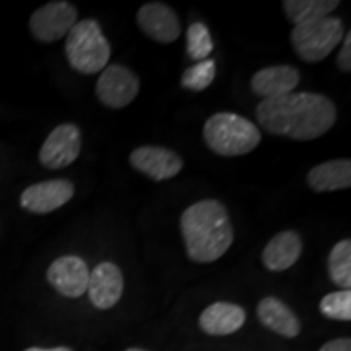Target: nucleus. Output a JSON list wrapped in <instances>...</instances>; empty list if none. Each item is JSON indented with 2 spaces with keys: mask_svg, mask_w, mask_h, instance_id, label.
I'll return each instance as SVG.
<instances>
[{
  "mask_svg": "<svg viewBox=\"0 0 351 351\" xmlns=\"http://www.w3.org/2000/svg\"><path fill=\"white\" fill-rule=\"evenodd\" d=\"M257 121L263 129L280 137L300 142L322 137L335 124V104L317 93H289L263 99L257 106Z\"/></svg>",
  "mask_w": 351,
  "mask_h": 351,
  "instance_id": "f257e3e1",
  "label": "nucleus"
},
{
  "mask_svg": "<svg viewBox=\"0 0 351 351\" xmlns=\"http://www.w3.org/2000/svg\"><path fill=\"white\" fill-rule=\"evenodd\" d=\"M181 231L189 258L199 263L218 261L232 244L228 210L218 200H200L181 217Z\"/></svg>",
  "mask_w": 351,
  "mask_h": 351,
  "instance_id": "f03ea898",
  "label": "nucleus"
},
{
  "mask_svg": "<svg viewBox=\"0 0 351 351\" xmlns=\"http://www.w3.org/2000/svg\"><path fill=\"white\" fill-rule=\"evenodd\" d=\"M207 147L219 156H243L256 150L262 140L256 124L234 112L213 114L204 125Z\"/></svg>",
  "mask_w": 351,
  "mask_h": 351,
  "instance_id": "7ed1b4c3",
  "label": "nucleus"
},
{
  "mask_svg": "<svg viewBox=\"0 0 351 351\" xmlns=\"http://www.w3.org/2000/svg\"><path fill=\"white\" fill-rule=\"evenodd\" d=\"M65 54L73 70L93 75L108 67L111 59V46L101 32L98 21L88 19L77 21L69 32Z\"/></svg>",
  "mask_w": 351,
  "mask_h": 351,
  "instance_id": "20e7f679",
  "label": "nucleus"
},
{
  "mask_svg": "<svg viewBox=\"0 0 351 351\" xmlns=\"http://www.w3.org/2000/svg\"><path fill=\"white\" fill-rule=\"evenodd\" d=\"M343 23L337 16L298 25L291 32V46L300 59L306 62H322L343 41Z\"/></svg>",
  "mask_w": 351,
  "mask_h": 351,
  "instance_id": "39448f33",
  "label": "nucleus"
},
{
  "mask_svg": "<svg viewBox=\"0 0 351 351\" xmlns=\"http://www.w3.org/2000/svg\"><path fill=\"white\" fill-rule=\"evenodd\" d=\"M140 91L138 78L130 69L121 64H111L101 72L95 93L104 106L122 109L137 98Z\"/></svg>",
  "mask_w": 351,
  "mask_h": 351,
  "instance_id": "423d86ee",
  "label": "nucleus"
},
{
  "mask_svg": "<svg viewBox=\"0 0 351 351\" xmlns=\"http://www.w3.org/2000/svg\"><path fill=\"white\" fill-rule=\"evenodd\" d=\"M77 8L69 2H49L39 7L29 19V29L41 43H52L67 36L77 23Z\"/></svg>",
  "mask_w": 351,
  "mask_h": 351,
  "instance_id": "0eeeda50",
  "label": "nucleus"
},
{
  "mask_svg": "<svg viewBox=\"0 0 351 351\" xmlns=\"http://www.w3.org/2000/svg\"><path fill=\"white\" fill-rule=\"evenodd\" d=\"M82 152L80 129L73 124H60L51 132L39 152V161L49 169L67 168Z\"/></svg>",
  "mask_w": 351,
  "mask_h": 351,
  "instance_id": "6e6552de",
  "label": "nucleus"
},
{
  "mask_svg": "<svg viewBox=\"0 0 351 351\" xmlns=\"http://www.w3.org/2000/svg\"><path fill=\"white\" fill-rule=\"evenodd\" d=\"M75 187L67 179H54V181L38 182L25 189L21 194V207L32 213H51L64 207L73 197Z\"/></svg>",
  "mask_w": 351,
  "mask_h": 351,
  "instance_id": "1a4fd4ad",
  "label": "nucleus"
},
{
  "mask_svg": "<svg viewBox=\"0 0 351 351\" xmlns=\"http://www.w3.org/2000/svg\"><path fill=\"white\" fill-rule=\"evenodd\" d=\"M130 165L153 181H165L181 173L184 161L173 150L148 145L130 153Z\"/></svg>",
  "mask_w": 351,
  "mask_h": 351,
  "instance_id": "9d476101",
  "label": "nucleus"
},
{
  "mask_svg": "<svg viewBox=\"0 0 351 351\" xmlns=\"http://www.w3.org/2000/svg\"><path fill=\"white\" fill-rule=\"evenodd\" d=\"M47 280L60 295L67 298H80L88 289L90 270L83 258L77 256H64L51 263Z\"/></svg>",
  "mask_w": 351,
  "mask_h": 351,
  "instance_id": "9b49d317",
  "label": "nucleus"
},
{
  "mask_svg": "<svg viewBox=\"0 0 351 351\" xmlns=\"http://www.w3.org/2000/svg\"><path fill=\"white\" fill-rule=\"evenodd\" d=\"M137 23L148 38L169 44L181 36V23L169 5L161 2H148L137 12Z\"/></svg>",
  "mask_w": 351,
  "mask_h": 351,
  "instance_id": "f8f14e48",
  "label": "nucleus"
},
{
  "mask_svg": "<svg viewBox=\"0 0 351 351\" xmlns=\"http://www.w3.org/2000/svg\"><path fill=\"white\" fill-rule=\"evenodd\" d=\"M124 291V278L116 263L103 262L95 267L88 280L86 293L98 309H111L121 300Z\"/></svg>",
  "mask_w": 351,
  "mask_h": 351,
  "instance_id": "ddd939ff",
  "label": "nucleus"
},
{
  "mask_svg": "<svg viewBox=\"0 0 351 351\" xmlns=\"http://www.w3.org/2000/svg\"><path fill=\"white\" fill-rule=\"evenodd\" d=\"M300 80V72L291 65H271L254 73L251 88L263 99H271L293 93Z\"/></svg>",
  "mask_w": 351,
  "mask_h": 351,
  "instance_id": "4468645a",
  "label": "nucleus"
},
{
  "mask_svg": "<svg viewBox=\"0 0 351 351\" xmlns=\"http://www.w3.org/2000/svg\"><path fill=\"white\" fill-rule=\"evenodd\" d=\"M302 254V239L296 231H282L274 236L262 252V262L270 271H285L298 262Z\"/></svg>",
  "mask_w": 351,
  "mask_h": 351,
  "instance_id": "2eb2a0df",
  "label": "nucleus"
},
{
  "mask_svg": "<svg viewBox=\"0 0 351 351\" xmlns=\"http://www.w3.org/2000/svg\"><path fill=\"white\" fill-rule=\"evenodd\" d=\"M245 322L244 309L232 302H215L204 311L199 319L200 328L208 335H231Z\"/></svg>",
  "mask_w": 351,
  "mask_h": 351,
  "instance_id": "dca6fc26",
  "label": "nucleus"
},
{
  "mask_svg": "<svg viewBox=\"0 0 351 351\" xmlns=\"http://www.w3.org/2000/svg\"><path fill=\"white\" fill-rule=\"evenodd\" d=\"M257 315L261 322L270 330L287 339H295L301 332V322L289 307L276 300L274 296H267L258 302Z\"/></svg>",
  "mask_w": 351,
  "mask_h": 351,
  "instance_id": "f3484780",
  "label": "nucleus"
},
{
  "mask_svg": "<svg viewBox=\"0 0 351 351\" xmlns=\"http://www.w3.org/2000/svg\"><path fill=\"white\" fill-rule=\"evenodd\" d=\"M307 186L314 192H333L351 186V161L332 160L314 166L307 174Z\"/></svg>",
  "mask_w": 351,
  "mask_h": 351,
  "instance_id": "a211bd4d",
  "label": "nucleus"
},
{
  "mask_svg": "<svg viewBox=\"0 0 351 351\" xmlns=\"http://www.w3.org/2000/svg\"><path fill=\"white\" fill-rule=\"evenodd\" d=\"M339 0H285L283 8L293 25H306L330 16Z\"/></svg>",
  "mask_w": 351,
  "mask_h": 351,
  "instance_id": "6ab92c4d",
  "label": "nucleus"
},
{
  "mask_svg": "<svg viewBox=\"0 0 351 351\" xmlns=\"http://www.w3.org/2000/svg\"><path fill=\"white\" fill-rule=\"evenodd\" d=\"M328 276L337 287L350 289L351 287V243L350 239L339 241L328 254Z\"/></svg>",
  "mask_w": 351,
  "mask_h": 351,
  "instance_id": "aec40b11",
  "label": "nucleus"
},
{
  "mask_svg": "<svg viewBox=\"0 0 351 351\" xmlns=\"http://www.w3.org/2000/svg\"><path fill=\"white\" fill-rule=\"evenodd\" d=\"M215 75H217V65H215V60L205 59L202 62H197L192 67H189L186 72L182 73L181 85L186 88V90L191 91H204L212 85L215 80Z\"/></svg>",
  "mask_w": 351,
  "mask_h": 351,
  "instance_id": "412c9836",
  "label": "nucleus"
},
{
  "mask_svg": "<svg viewBox=\"0 0 351 351\" xmlns=\"http://www.w3.org/2000/svg\"><path fill=\"white\" fill-rule=\"evenodd\" d=\"M187 54L191 56V59L197 60V62H202L207 57L212 54L213 51V41L212 36H210V32L207 25L200 23H192L189 26L187 33Z\"/></svg>",
  "mask_w": 351,
  "mask_h": 351,
  "instance_id": "4be33fe9",
  "label": "nucleus"
},
{
  "mask_svg": "<svg viewBox=\"0 0 351 351\" xmlns=\"http://www.w3.org/2000/svg\"><path fill=\"white\" fill-rule=\"evenodd\" d=\"M319 309L328 319L346 320L348 322V320H351V291L350 289H341V291L324 296Z\"/></svg>",
  "mask_w": 351,
  "mask_h": 351,
  "instance_id": "5701e85b",
  "label": "nucleus"
},
{
  "mask_svg": "<svg viewBox=\"0 0 351 351\" xmlns=\"http://www.w3.org/2000/svg\"><path fill=\"white\" fill-rule=\"evenodd\" d=\"M337 64L341 72H350L351 70V34L346 33L343 46H341L340 54L337 57Z\"/></svg>",
  "mask_w": 351,
  "mask_h": 351,
  "instance_id": "b1692460",
  "label": "nucleus"
},
{
  "mask_svg": "<svg viewBox=\"0 0 351 351\" xmlns=\"http://www.w3.org/2000/svg\"><path fill=\"white\" fill-rule=\"evenodd\" d=\"M319 351H351V340L350 339H337L327 341Z\"/></svg>",
  "mask_w": 351,
  "mask_h": 351,
  "instance_id": "393cba45",
  "label": "nucleus"
},
{
  "mask_svg": "<svg viewBox=\"0 0 351 351\" xmlns=\"http://www.w3.org/2000/svg\"><path fill=\"white\" fill-rule=\"evenodd\" d=\"M25 351H72L67 346H57V348H38V346H33V348H28Z\"/></svg>",
  "mask_w": 351,
  "mask_h": 351,
  "instance_id": "a878e982",
  "label": "nucleus"
},
{
  "mask_svg": "<svg viewBox=\"0 0 351 351\" xmlns=\"http://www.w3.org/2000/svg\"><path fill=\"white\" fill-rule=\"evenodd\" d=\"M127 351H145V350H140V348H129Z\"/></svg>",
  "mask_w": 351,
  "mask_h": 351,
  "instance_id": "bb28decb",
  "label": "nucleus"
}]
</instances>
